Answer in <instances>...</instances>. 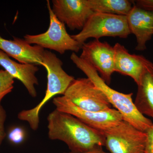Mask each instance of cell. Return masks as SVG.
I'll return each instance as SVG.
<instances>
[{"instance_id":"obj_9","label":"cell","mask_w":153,"mask_h":153,"mask_svg":"<svg viewBox=\"0 0 153 153\" xmlns=\"http://www.w3.org/2000/svg\"><path fill=\"white\" fill-rule=\"evenodd\" d=\"M79 56L95 68L108 85L114 70V49L106 42L93 40L84 43Z\"/></svg>"},{"instance_id":"obj_4","label":"cell","mask_w":153,"mask_h":153,"mask_svg":"<svg viewBox=\"0 0 153 153\" xmlns=\"http://www.w3.org/2000/svg\"><path fill=\"white\" fill-rule=\"evenodd\" d=\"M130 34L126 16L94 12L81 31L71 36L82 47L89 38L96 40L103 37L126 38Z\"/></svg>"},{"instance_id":"obj_3","label":"cell","mask_w":153,"mask_h":153,"mask_svg":"<svg viewBox=\"0 0 153 153\" xmlns=\"http://www.w3.org/2000/svg\"><path fill=\"white\" fill-rule=\"evenodd\" d=\"M42 61V66L46 68L47 72V88L45 96L38 105L25 111L26 118L34 123L40 121L39 114L44 105L55 95H63L75 79L74 76L65 72L62 68V61L50 51L45 50Z\"/></svg>"},{"instance_id":"obj_10","label":"cell","mask_w":153,"mask_h":153,"mask_svg":"<svg viewBox=\"0 0 153 153\" xmlns=\"http://www.w3.org/2000/svg\"><path fill=\"white\" fill-rule=\"evenodd\" d=\"M52 10L57 19L70 30H82L94 12L88 0H52Z\"/></svg>"},{"instance_id":"obj_11","label":"cell","mask_w":153,"mask_h":153,"mask_svg":"<svg viewBox=\"0 0 153 153\" xmlns=\"http://www.w3.org/2000/svg\"><path fill=\"white\" fill-rule=\"evenodd\" d=\"M126 16L131 33L136 38V50H146L147 43L153 35V11L145 10L134 4Z\"/></svg>"},{"instance_id":"obj_6","label":"cell","mask_w":153,"mask_h":153,"mask_svg":"<svg viewBox=\"0 0 153 153\" xmlns=\"http://www.w3.org/2000/svg\"><path fill=\"white\" fill-rule=\"evenodd\" d=\"M53 103L57 110L74 116L87 125L104 134L124 120L120 113L114 108L100 112L87 111L76 106L63 95L54 98Z\"/></svg>"},{"instance_id":"obj_1","label":"cell","mask_w":153,"mask_h":153,"mask_svg":"<svg viewBox=\"0 0 153 153\" xmlns=\"http://www.w3.org/2000/svg\"><path fill=\"white\" fill-rule=\"evenodd\" d=\"M48 137L68 146L71 152L83 153L105 146V134L72 115L55 109L47 117Z\"/></svg>"},{"instance_id":"obj_8","label":"cell","mask_w":153,"mask_h":153,"mask_svg":"<svg viewBox=\"0 0 153 153\" xmlns=\"http://www.w3.org/2000/svg\"><path fill=\"white\" fill-rule=\"evenodd\" d=\"M63 96L76 106L87 111L100 112L111 108L104 94L88 78L74 79Z\"/></svg>"},{"instance_id":"obj_2","label":"cell","mask_w":153,"mask_h":153,"mask_svg":"<svg viewBox=\"0 0 153 153\" xmlns=\"http://www.w3.org/2000/svg\"><path fill=\"white\" fill-rule=\"evenodd\" d=\"M70 59L76 67L103 92L111 105L120 113L124 120L145 132L150 128L152 122L139 111L133 101V93H121L109 87L95 68L77 56L75 52L71 54Z\"/></svg>"},{"instance_id":"obj_12","label":"cell","mask_w":153,"mask_h":153,"mask_svg":"<svg viewBox=\"0 0 153 153\" xmlns=\"http://www.w3.org/2000/svg\"><path fill=\"white\" fill-rule=\"evenodd\" d=\"M13 38V40H8L0 36V50L22 64L43 65L44 48L31 46L25 39Z\"/></svg>"},{"instance_id":"obj_19","label":"cell","mask_w":153,"mask_h":153,"mask_svg":"<svg viewBox=\"0 0 153 153\" xmlns=\"http://www.w3.org/2000/svg\"><path fill=\"white\" fill-rule=\"evenodd\" d=\"M7 114L4 109L0 104V146L6 135L4 129V123Z\"/></svg>"},{"instance_id":"obj_18","label":"cell","mask_w":153,"mask_h":153,"mask_svg":"<svg viewBox=\"0 0 153 153\" xmlns=\"http://www.w3.org/2000/svg\"><path fill=\"white\" fill-rule=\"evenodd\" d=\"M25 137V131L23 129L20 127H15L11 129L8 135L10 141L15 144H18L22 142Z\"/></svg>"},{"instance_id":"obj_20","label":"cell","mask_w":153,"mask_h":153,"mask_svg":"<svg viewBox=\"0 0 153 153\" xmlns=\"http://www.w3.org/2000/svg\"><path fill=\"white\" fill-rule=\"evenodd\" d=\"M147 135L145 153H153V123L152 126L146 131Z\"/></svg>"},{"instance_id":"obj_16","label":"cell","mask_w":153,"mask_h":153,"mask_svg":"<svg viewBox=\"0 0 153 153\" xmlns=\"http://www.w3.org/2000/svg\"><path fill=\"white\" fill-rule=\"evenodd\" d=\"M89 7L94 12L127 16L134 5L128 0H88Z\"/></svg>"},{"instance_id":"obj_14","label":"cell","mask_w":153,"mask_h":153,"mask_svg":"<svg viewBox=\"0 0 153 153\" xmlns=\"http://www.w3.org/2000/svg\"><path fill=\"white\" fill-rule=\"evenodd\" d=\"M113 47L115 71L130 76L138 85L143 71L146 57L142 55L131 54L123 45L118 43Z\"/></svg>"},{"instance_id":"obj_7","label":"cell","mask_w":153,"mask_h":153,"mask_svg":"<svg viewBox=\"0 0 153 153\" xmlns=\"http://www.w3.org/2000/svg\"><path fill=\"white\" fill-rule=\"evenodd\" d=\"M109 153H145L147 135L126 121L105 133Z\"/></svg>"},{"instance_id":"obj_5","label":"cell","mask_w":153,"mask_h":153,"mask_svg":"<svg viewBox=\"0 0 153 153\" xmlns=\"http://www.w3.org/2000/svg\"><path fill=\"white\" fill-rule=\"evenodd\" d=\"M47 7L50 19L48 30L38 35H25V41L30 44H36L44 49L55 50L60 54H64L66 51L75 53L79 52L81 46L68 34L65 25L56 16L49 0L47 1Z\"/></svg>"},{"instance_id":"obj_15","label":"cell","mask_w":153,"mask_h":153,"mask_svg":"<svg viewBox=\"0 0 153 153\" xmlns=\"http://www.w3.org/2000/svg\"><path fill=\"white\" fill-rule=\"evenodd\" d=\"M134 102L142 114L153 119V63L145 58L143 71Z\"/></svg>"},{"instance_id":"obj_21","label":"cell","mask_w":153,"mask_h":153,"mask_svg":"<svg viewBox=\"0 0 153 153\" xmlns=\"http://www.w3.org/2000/svg\"><path fill=\"white\" fill-rule=\"evenodd\" d=\"M134 4L147 10L153 11V0H137L133 1Z\"/></svg>"},{"instance_id":"obj_22","label":"cell","mask_w":153,"mask_h":153,"mask_svg":"<svg viewBox=\"0 0 153 153\" xmlns=\"http://www.w3.org/2000/svg\"><path fill=\"white\" fill-rule=\"evenodd\" d=\"M109 153L108 152H105L103 149L102 148V149H97L93 150H91L90 151H88V152H85L83 153H73L70 152L68 153Z\"/></svg>"},{"instance_id":"obj_13","label":"cell","mask_w":153,"mask_h":153,"mask_svg":"<svg viewBox=\"0 0 153 153\" xmlns=\"http://www.w3.org/2000/svg\"><path fill=\"white\" fill-rule=\"evenodd\" d=\"M0 66L14 79L21 81L32 97L37 96L35 86L38 85V81L36 74L39 70L37 65L17 63L0 50Z\"/></svg>"},{"instance_id":"obj_17","label":"cell","mask_w":153,"mask_h":153,"mask_svg":"<svg viewBox=\"0 0 153 153\" xmlns=\"http://www.w3.org/2000/svg\"><path fill=\"white\" fill-rule=\"evenodd\" d=\"M14 79L5 70L0 69V104L4 97L13 90Z\"/></svg>"}]
</instances>
